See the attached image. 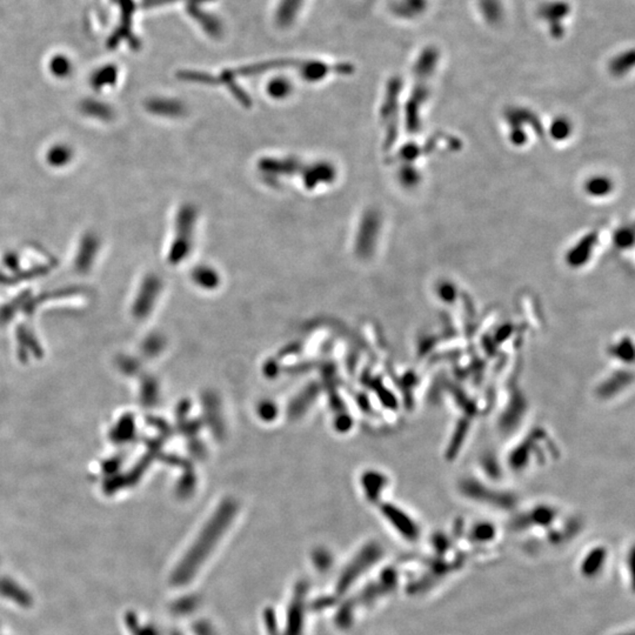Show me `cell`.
Here are the masks:
<instances>
[{"instance_id": "6da1fadb", "label": "cell", "mask_w": 635, "mask_h": 635, "mask_svg": "<svg viewBox=\"0 0 635 635\" xmlns=\"http://www.w3.org/2000/svg\"><path fill=\"white\" fill-rule=\"evenodd\" d=\"M386 516H388V519L392 520L394 526L400 531L401 534L405 538L411 539V540L417 539L419 529H418L417 525L414 524V521L411 518L404 514L403 512H399L398 510L391 507L386 510Z\"/></svg>"}, {"instance_id": "7a4b0ae2", "label": "cell", "mask_w": 635, "mask_h": 635, "mask_svg": "<svg viewBox=\"0 0 635 635\" xmlns=\"http://www.w3.org/2000/svg\"><path fill=\"white\" fill-rule=\"evenodd\" d=\"M605 558H606V552L603 549H593L582 564V573L587 577L598 573L605 562Z\"/></svg>"}, {"instance_id": "3957f363", "label": "cell", "mask_w": 635, "mask_h": 635, "mask_svg": "<svg viewBox=\"0 0 635 635\" xmlns=\"http://www.w3.org/2000/svg\"><path fill=\"white\" fill-rule=\"evenodd\" d=\"M626 635H632V634H626Z\"/></svg>"}]
</instances>
